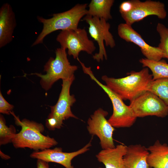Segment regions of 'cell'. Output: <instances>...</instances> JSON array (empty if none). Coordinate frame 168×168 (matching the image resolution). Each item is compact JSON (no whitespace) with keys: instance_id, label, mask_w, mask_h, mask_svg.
<instances>
[{"instance_id":"3957f363","label":"cell","mask_w":168,"mask_h":168,"mask_svg":"<svg viewBox=\"0 0 168 168\" xmlns=\"http://www.w3.org/2000/svg\"><path fill=\"white\" fill-rule=\"evenodd\" d=\"M87 6L86 3L78 4L68 11L54 14L49 19L38 16L37 19L43 24V28L31 46L42 43L46 36L56 30L77 29L81 19L87 15Z\"/></svg>"},{"instance_id":"2e32d148","label":"cell","mask_w":168,"mask_h":168,"mask_svg":"<svg viewBox=\"0 0 168 168\" xmlns=\"http://www.w3.org/2000/svg\"><path fill=\"white\" fill-rule=\"evenodd\" d=\"M126 151L127 146L119 144L114 148L102 149L96 157L105 168H125L123 157Z\"/></svg>"},{"instance_id":"30bf717a","label":"cell","mask_w":168,"mask_h":168,"mask_svg":"<svg viewBox=\"0 0 168 168\" xmlns=\"http://www.w3.org/2000/svg\"><path fill=\"white\" fill-rule=\"evenodd\" d=\"M108 114L107 111L99 108L91 115L87 121V128L89 133L99 138L102 149L115 147L113 138L115 129L106 118Z\"/></svg>"},{"instance_id":"ffe728a7","label":"cell","mask_w":168,"mask_h":168,"mask_svg":"<svg viewBox=\"0 0 168 168\" xmlns=\"http://www.w3.org/2000/svg\"><path fill=\"white\" fill-rule=\"evenodd\" d=\"M147 91L156 95L168 106V78L153 80Z\"/></svg>"},{"instance_id":"ba28073f","label":"cell","mask_w":168,"mask_h":168,"mask_svg":"<svg viewBox=\"0 0 168 168\" xmlns=\"http://www.w3.org/2000/svg\"><path fill=\"white\" fill-rule=\"evenodd\" d=\"M83 21L89 25V34L97 42L99 46V52L93 56V59L98 62L103 61L104 58L106 60L107 56L104 42L106 46L111 48L115 46L113 36L109 30L110 24L104 19L87 15L83 18Z\"/></svg>"},{"instance_id":"ac0fdd59","label":"cell","mask_w":168,"mask_h":168,"mask_svg":"<svg viewBox=\"0 0 168 168\" xmlns=\"http://www.w3.org/2000/svg\"><path fill=\"white\" fill-rule=\"evenodd\" d=\"M114 2V0H92L88 5L86 15L106 21L112 19L110 10Z\"/></svg>"},{"instance_id":"52a82bcc","label":"cell","mask_w":168,"mask_h":168,"mask_svg":"<svg viewBox=\"0 0 168 168\" xmlns=\"http://www.w3.org/2000/svg\"><path fill=\"white\" fill-rule=\"evenodd\" d=\"M56 40L60 44L61 48L68 49V54L72 56L74 59L78 58L81 51L91 54L96 49L93 41L89 39L84 28L61 30Z\"/></svg>"},{"instance_id":"7a4b0ae2","label":"cell","mask_w":168,"mask_h":168,"mask_svg":"<svg viewBox=\"0 0 168 168\" xmlns=\"http://www.w3.org/2000/svg\"><path fill=\"white\" fill-rule=\"evenodd\" d=\"M11 114L14 117L16 124L21 127V131L16 134L12 140L15 148H28L38 151L50 148L57 144L54 138L42 134L44 128L42 124L26 119L21 120L13 112H11Z\"/></svg>"},{"instance_id":"9a60e30c","label":"cell","mask_w":168,"mask_h":168,"mask_svg":"<svg viewBox=\"0 0 168 168\" xmlns=\"http://www.w3.org/2000/svg\"><path fill=\"white\" fill-rule=\"evenodd\" d=\"M147 148L140 144L127 146L123 159L125 168H151L147 162Z\"/></svg>"},{"instance_id":"4316f807","label":"cell","mask_w":168,"mask_h":168,"mask_svg":"<svg viewBox=\"0 0 168 168\" xmlns=\"http://www.w3.org/2000/svg\"><path fill=\"white\" fill-rule=\"evenodd\" d=\"M98 168H102L100 167H99Z\"/></svg>"},{"instance_id":"603a6c76","label":"cell","mask_w":168,"mask_h":168,"mask_svg":"<svg viewBox=\"0 0 168 168\" xmlns=\"http://www.w3.org/2000/svg\"><path fill=\"white\" fill-rule=\"evenodd\" d=\"M14 106L9 103L3 96L0 91V113L9 115L14 108Z\"/></svg>"},{"instance_id":"5b68a950","label":"cell","mask_w":168,"mask_h":168,"mask_svg":"<svg viewBox=\"0 0 168 168\" xmlns=\"http://www.w3.org/2000/svg\"><path fill=\"white\" fill-rule=\"evenodd\" d=\"M84 73L88 75L106 93L112 102L113 112L108 119L114 128H124L131 127L135 122L137 118L133 114L129 105H126L123 100L112 90L100 82L95 77L91 67L83 66Z\"/></svg>"},{"instance_id":"9c48e42d","label":"cell","mask_w":168,"mask_h":168,"mask_svg":"<svg viewBox=\"0 0 168 168\" xmlns=\"http://www.w3.org/2000/svg\"><path fill=\"white\" fill-rule=\"evenodd\" d=\"M129 105L137 118L149 116L164 118L168 115V106L157 96L148 91L130 101Z\"/></svg>"},{"instance_id":"484cf974","label":"cell","mask_w":168,"mask_h":168,"mask_svg":"<svg viewBox=\"0 0 168 168\" xmlns=\"http://www.w3.org/2000/svg\"><path fill=\"white\" fill-rule=\"evenodd\" d=\"M0 155L2 158L4 160H8L10 158V156L3 153L1 150L0 151Z\"/></svg>"},{"instance_id":"d4e9b609","label":"cell","mask_w":168,"mask_h":168,"mask_svg":"<svg viewBox=\"0 0 168 168\" xmlns=\"http://www.w3.org/2000/svg\"><path fill=\"white\" fill-rule=\"evenodd\" d=\"M36 166L37 168H49L48 162L40 159H37Z\"/></svg>"},{"instance_id":"6da1fadb","label":"cell","mask_w":168,"mask_h":168,"mask_svg":"<svg viewBox=\"0 0 168 168\" xmlns=\"http://www.w3.org/2000/svg\"><path fill=\"white\" fill-rule=\"evenodd\" d=\"M128 75L120 78L101 77L106 86L118 95L123 100L130 101L147 91L153 80L149 68L145 67L140 71H132Z\"/></svg>"},{"instance_id":"cb8c5ba5","label":"cell","mask_w":168,"mask_h":168,"mask_svg":"<svg viewBox=\"0 0 168 168\" xmlns=\"http://www.w3.org/2000/svg\"><path fill=\"white\" fill-rule=\"evenodd\" d=\"M133 7V0L124 1L119 6V12L120 14H125L130 12Z\"/></svg>"},{"instance_id":"8fae6325","label":"cell","mask_w":168,"mask_h":168,"mask_svg":"<svg viewBox=\"0 0 168 168\" xmlns=\"http://www.w3.org/2000/svg\"><path fill=\"white\" fill-rule=\"evenodd\" d=\"M132 10L127 13L121 14L125 23L132 26L134 23L139 21L151 15H155L161 19H165L167 12L165 4L159 1L133 0Z\"/></svg>"},{"instance_id":"277c9868","label":"cell","mask_w":168,"mask_h":168,"mask_svg":"<svg viewBox=\"0 0 168 168\" xmlns=\"http://www.w3.org/2000/svg\"><path fill=\"white\" fill-rule=\"evenodd\" d=\"M66 50L61 48L56 49L55 58L50 57L44 66L45 74H31L40 78V84L46 91L50 89L58 80L68 79L74 76V73L78 69L77 66L70 64Z\"/></svg>"},{"instance_id":"e0dca14e","label":"cell","mask_w":168,"mask_h":168,"mask_svg":"<svg viewBox=\"0 0 168 168\" xmlns=\"http://www.w3.org/2000/svg\"><path fill=\"white\" fill-rule=\"evenodd\" d=\"M147 149L149 153L147 162L150 167L168 168V145L167 143H161L157 140Z\"/></svg>"},{"instance_id":"44dd1931","label":"cell","mask_w":168,"mask_h":168,"mask_svg":"<svg viewBox=\"0 0 168 168\" xmlns=\"http://www.w3.org/2000/svg\"><path fill=\"white\" fill-rule=\"evenodd\" d=\"M16 130L12 125L9 127L6 124L5 119L0 115V145H5L12 142V140L16 134Z\"/></svg>"},{"instance_id":"7c38bea8","label":"cell","mask_w":168,"mask_h":168,"mask_svg":"<svg viewBox=\"0 0 168 168\" xmlns=\"http://www.w3.org/2000/svg\"><path fill=\"white\" fill-rule=\"evenodd\" d=\"M118 33L119 37L126 41L132 42L138 46L146 58L158 61L163 58V54L158 48L150 45L146 43L132 26L125 23L119 24L118 27Z\"/></svg>"},{"instance_id":"5bb4252c","label":"cell","mask_w":168,"mask_h":168,"mask_svg":"<svg viewBox=\"0 0 168 168\" xmlns=\"http://www.w3.org/2000/svg\"><path fill=\"white\" fill-rule=\"evenodd\" d=\"M15 15L11 5L3 4L0 8V48L10 43L16 26Z\"/></svg>"},{"instance_id":"4fadbf2b","label":"cell","mask_w":168,"mask_h":168,"mask_svg":"<svg viewBox=\"0 0 168 168\" xmlns=\"http://www.w3.org/2000/svg\"><path fill=\"white\" fill-rule=\"evenodd\" d=\"M92 139L85 146L76 151L64 152L61 147H56L52 149L49 148L40 151H35L30 154V156L31 158L42 160L48 163H58L65 168H74L72 164V160L76 156L89 150L91 146Z\"/></svg>"},{"instance_id":"8992f818","label":"cell","mask_w":168,"mask_h":168,"mask_svg":"<svg viewBox=\"0 0 168 168\" xmlns=\"http://www.w3.org/2000/svg\"><path fill=\"white\" fill-rule=\"evenodd\" d=\"M75 76L62 80V89L56 104L50 106L51 112L46 120L47 126L51 129H60L63 121L70 118H78L72 112L71 107L76 101L73 95L70 94V88Z\"/></svg>"},{"instance_id":"d6986e66","label":"cell","mask_w":168,"mask_h":168,"mask_svg":"<svg viewBox=\"0 0 168 168\" xmlns=\"http://www.w3.org/2000/svg\"><path fill=\"white\" fill-rule=\"evenodd\" d=\"M139 62L143 67L151 70L153 80L168 78V63L165 60L156 61L142 58L140 59Z\"/></svg>"},{"instance_id":"7402d4cb","label":"cell","mask_w":168,"mask_h":168,"mask_svg":"<svg viewBox=\"0 0 168 168\" xmlns=\"http://www.w3.org/2000/svg\"><path fill=\"white\" fill-rule=\"evenodd\" d=\"M156 30L160 37L157 47L162 52L163 58L168 59V28L162 23H158Z\"/></svg>"}]
</instances>
